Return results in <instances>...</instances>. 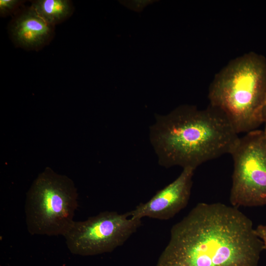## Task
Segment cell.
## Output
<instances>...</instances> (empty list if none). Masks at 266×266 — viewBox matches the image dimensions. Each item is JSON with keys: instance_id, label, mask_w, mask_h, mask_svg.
Masks as SVG:
<instances>
[{"instance_id": "obj_9", "label": "cell", "mask_w": 266, "mask_h": 266, "mask_svg": "<svg viewBox=\"0 0 266 266\" xmlns=\"http://www.w3.org/2000/svg\"><path fill=\"white\" fill-rule=\"evenodd\" d=\"M31 7L53 26L68 18L72 12L71 2L67 0H38Z\"/></svg>"}, {"instance_id": "obj_5", "label": "cell", "mask_w": 266, "mask_h": 266, "mask_svg": "<svg viewBox=\"0 0 266 266\" xmlns=\"http://www.w3.org/2000/svg\"><path fill=\"white\" fill-rule=\"evenodd\" d=\"M239 136L230 154L233 162L230 201L232 206L266 205V123Z\"/></svg>"}, {"instance_id": "obj_13", "label": "cell", "mask_w": 266, "mask_h": 266, "mask_svg": "<svg viewBox=\"0 0 266 266\" xmlns=\"http://www.w3.org/2000/svg\"><path fill=\"white\" fill-rule=\"evenodd\" d=\"M263 118H264V124H266V104L264 110Z\"/></svg>"}, {"instance_id": "obj_4", "label": "cell", "mask_w": 266, "mask_h": 266, "mask_svg": "<svg viewBox=\"0 0 266 266\" xmlns=\"http://www.w3.org/2000/svg\"><path fill=\"white\" fill-rule=\"evenodd\" d=\"M73 181L50 167L40 173L26 194L25 221L32 235L63 236L78 206Z\"/></svg>"}, {"instance_id": "obj_3", "label": "cell", "mask_w": 266, "mask_h": 266, "mask_svg": "<svg viewBox=\"0 0 266 266\" xmlns=\"http://www.w3.org/2000/svg\"><path fill=\"white\" fill-rule=\"evenodd\" d=\"M208 98L237 134L259 129L264 124L266 58L251 51L230 61L215 75Z\"/></svg>"}, {"instance_id": "obj_11", "label": "cell", "mask_w": 266, "mask_h": 266, "mask_svg": "<svg viewBox=\"0 0 266 266\" xmlns=\"http://www.w3.org/2000/svg\"><path fill=\"white\" fill-rule=\"evenodd\" d=\"M125 1L124 5L130 9L136 11H140L147 5L152 2V0H132Z\"/></svg>"}, {"instance_id": "obj_12", "label": "cell", "mask_w": 266, "mask_h": 266, "mask_svg": "<svg viewBox=\"0 0 266 266\" xmlns=\"http://www.w3.org/2000/svg\"><path fill=\"white\" fill-rule=\"evenodd\" d=\"M257 236L263 242L264 250L266 251V224L259 225L255 228Z\"/></svg>"}, {"instance_id": "obj_2", "label": "cell", "mask_w": 266, "mask_h": 266, "mask_svg": "<svg viewBox=\"0 0 266 266\" xmlns=\"http://www.w3.org/2000/svg\"><path fill=\"white\" fill-rule=\"evenodd\" d=\"M149 139L159 164L196 169L230 153L239 138L226 116L209 105L205 109L181 105L167 114L156 115Z\"/></svg>"}, {"instance_id": "obj_8", "label": "cell", "mask_w": 266, "mask_h": 266, "mask_svg": "<svg viewBox=\"0 0 266 266\" xmlns=\"http://www.w3.org/2000/svg\"><path fill=\"white\" fill-rule=\"evenodd\" d=\"M53 33V26L31 6L14 20L10 28L11 36L14 43L29 50L38 49L45 45Z\"/></svg>"}, {"instance_id": "obj_1", "label": "cell", "mask_w": 266, "mask_h": 266, "mask_svg": "<svg viewBox=\"0 0 266 266\" xmlns=\"http://www.w3.org/2000/svg\"><path fill=\"white\" fill-rule=\"evenodd\" d=\"M156 266H258L262 240L237 207L197 204L170 230Z\"/></svg>"}, {"instance_id": "obj_10", "label": "cell", "mask_w": 266, "mask_h": 266, "mask_svg": "<svg viewBox=\"0 0 266 266\" xmlns=\"http://www.w3.org/2000/svg\"><path fill=\"white\" fill-rule=\"evenodd\" d=\"M21 3L17 0H0V13L2 16H6L13 12Z\"/></svg>"}, {"instance_id": "obj_7", "label": "cell", "mask_w": 266, "mask_h": 266, "mask_svg": "<svg viewBox=\"0 0 266 266\" xmlns=\"http://www.w3.org/2000/svg\"><path fill=\"white\" fill-rule=\"evenodd\" d=\"M194 171L190 167L183 168L173 181L158 191L148 201L128 212L129 215L139 219L149 217L167 220L173 218L189 202Z\"/></svg>"}, {"instance_id": "obj_6", "label": "cell", "mask_w": 266, "mask_h": 266, "mask_svg": "<svg viewBox=\"0 0 266 266\" xmlns=\"http://www.w3.org/2000/svg\"><path fill=\"white\" fill-rule=\"evenodd\" d=\"M141 224V219L130 217L128 212L106 211L84 221H74L63 236L71 253L95 255L122 245Z\"/></svg>"}]
</instances>
